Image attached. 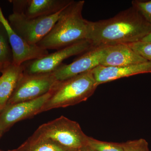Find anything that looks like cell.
<instances>
[{"label":"cell","mask_w":151,"mask_h":151,"mask_svg":"<svg viewBox=\"0 0 151 151\" xmlns=\"http://www.w3.org/2000/svg\"><path fill=\"white\" fill-rule=\"evenodd\" d=\"M151 32V24L132 6L111 18L89 21L86 40L93 47L129 45L141 41Z\"/></svg>","instance_id":"6da1fadb"},{"label":"cell","mask_w":151,"mask_h":151,"mask_svg":"<svg viewBox=\"0 0 151 151\" xmlns=\"http://www.w3.org/2000/svg\"><path fill=\"white\" fill-rule=\"evenodd\" d=\"M84 1H72L63 12L51 31L37 45L44 49L58 50L86 40L89 21L83 18Z\"/></svg>","instance_id":"7a4b0ae2"},{"label":"cell","mask_w":151,"mask_h":151,"mask_svg":"<svg viewBox=\"0 0 151 151\" xmlns=\"http://www.w3.org/2000/svg\"><path fill=\"white\" fill-rule=\"evenodd\" d=\"M92 70L62 81H57L40 113L73 106L86 101L98 87Z\"/></svg>","instance_id":"3957f363"},{"label":"cell","mask_w":151,"mask_h":151,"mask_svg":"<svg viewBox=\"0 0 151 151\" xmlns=\"http://www.w3.org/2000/svg\"><path fill=\"white\" fill-rule=\"evenodd\" d=\"M32 136L51 140L73 150L87 145L89 138L77 122L63 116L41 125Z\"/></svg>","instance_id":"277c9868"},{"label":"cell","mask_w":151,"mask_h":151,"mask_svg":"<svg viewBox=\"0 0 151 151\" xmlns=\"http://www.w3.org/2000/svg\"><path fill=\"white\" fill-rule=\"evenodd\" d=\"M65 8L54 14L33 19L26 18L13 12L9 16L8 21L22 38L30 44L37 45L51 31Z\"/></svg>","instance_id":"5b68a950"},{"label":"cell","mask_w":151,"mask_h":151,"mask_svg":"<svg viewBox=\"0 0 151 151\" xmlns=\"http://www.w3.org/2000/svg\"><path fill=\"white\" fill-rule=\"evenodd\" d=\"M93 47L87 40H84L58 50L39 59L27 61L22 64L24 73L43 74L52 73L63 64V60L73 55L83 54Z\"/></svg>","instance_id":"8992f818"},{"label":"cell","mask_w":151,"mask_h":151,"mask_svg":"<svg viewBox=\"0 0 151 151\" xmlns=\"http://www.w3.org/2000/svg\"><path fill=\"white\" fill-rule=\"evenodd\" d=\"M57 80L53 73H24L7 105L36 99L50 92Z\"/></svg>","instance_id":"52a82bcc"},{"label":"cell","mask_w":151,"mask_h":151,"mask_svg":"<svg viewBox=\"0 0 151 151\" xmlns=\"http://www.w3.org/2000/svg\"><path fill=\"white\" fill-rule=\"evenodd\" d=\"M51 92L34 100L6 105L0 112V130L5 133L17 122L39 114Z\"/></svg>","instance_id":"ba28073f"},{"label":"cell","mask_w":151,"mask_h":151,"mask_svg":"<svg viewBox=\"0 0 151 151\" xmlns=\"http://www.w3.org/2000/svg\"><path fill=\"white\" fill-rule=\"evenodd\" d=\"M105 48V46L93 47L70 64H62L52 73L55 79L63 81L93 70L101 65Z\"/></svg>","instance_id":"9c48e42d"},{"label":"cell","mask_w":151,"mask_h":151,"mask_svg":"<svg viewBox=\"0 0 151 151\" xmlns=\"http://www.w3.org/2000/svg\"><path fill=\"white\" fill-rule=\"evenodd\" d=\"M0 23L7 33L13 55V63L15 65H21L27 61L39 59L49 54L48 50L30 44L16 33L4 16L1 7Z\"/></svg>","instance_id":"30bf717a"},{"label":"cell","mask_w":151,"mask_h":151,"mask_svg":"<svg viewBox=\"0 0 151 151\" xmlns=\"http://www.w3.org/2000/svg\"><path fill=\"white\" fill-rule=\"evenodd\" d=\"M73 0H15L10 1L14 12L26 18L33 19L54 14L69 5Z\"/></svg>","instance_id":"8fae6325"},{"label":"cell","mask_w":151,"mask_h":151,"mask_svg":"<svg viewBox=\"0 0 151 151\" xmlns=\"http://www.w3.org/2000/svg\"><path fill=\"white\" fill-rule=\"evenodd\" d=\"M98 86L124 77L142 73H151V62H148L123 66L100 65L92 70Z\"/></svg>","instance_id":"7c38bea8"},{"label":"cell","mask_w":151,"mask_h":151,"mask_svg":"<svg viewBox=\"0 0 151 151\" xmlns=\"http://www.w3.org/2000/svg\"><path fill=\"white\" fill-rule=\"evenodd\" d=\"M105 47V52L100 65L123 66L148 62L128 45L116 44Z\"/></svg>","instance_id":"4fadbf2b"},{"label":"cell","mask_w":151,"mask_h":151,"mask_svg":"<svg viewBox=\"0 0 151 151\" xmlns=\"http://www.w3.org/2000/svg\"><path fill=\"white\" fill-rule=\"evenodd\" d=\"M0 76V112L6 107L24 74L22 65L12 63L2 68Z\"/></svg>","instance_id":"5bb4252c"},{"label":"cell","mask_w":151,"mask_h":151,"mask_svg":"<svg viewBox=\"0 0 151 151\" xmlns=\"http://www.w3.org/2000/svg\"><path fill=\"white\" fill-rule=\"evenodd\" d=\"M54 141L32 136L17 148L7 151H74ZM0 151H4L0 150Z\"/></svg>","instance_id":"9a60e30c"},{"label":"cell","mask_w":151,"mask_h":151,"mask_svg":"<svg viewBox=\"0 0 151 151\" xmlns=\"http://www.w3.org/2000/svg\"><path fill=\"white\" fill-rule=\"evenodd\" d=\"M13 62V55L9 37L4 26L0 23V65L3 68Z\"/></svg>","instance_id":"2e32d148"},{"label":"cell","mask_w":151,"mask_h":151,"mask_svg":"<svg viewBox=\"0 0 151 151\" xmlns=\"http://www.w3.org/2000/svg\"><path fill=\"white\" fill-rule=\"evenodd\" d=\"M87 145L96 151H124L122 143L103 142L90 137Z\"/></svg>","instance_id":"e0dca14e"},{"label":"cell","mask_w":151,"mask_h":151,"mask_svg":"<svg viewBox=\"0 0 151 151\" xmlns=\"http://www.w3.org/2000/svg\"><path fill=\"white\" fill-rule=\"evenodd\" d=\"M128 45L137 54L151 62V43L139 41Z\"/></svg>","instance_id":"ac0fdd59"},{"label":"cell","mask_w":151,"mask_h":151,"mask_svg":"<svg viewBox=\"0 0 151 151\" xmlns=\"http://www.w3.org/2000/svg\"><path fill=\"white\" fill-rule=\"evenodd\" d=\"M132 6L136 9L144 18L151 24V0H134L132 1Z\"/></svg>","instance_id":"d6986e66"},{"label":"cell","mask_w":151,"mask_h":151,"mask_svg":"<svg viewBox=\"0 0 151 151\" xmlns=\"http://www.w3.org/2000/svg\"><path fill=\"white\" fill-rule=\"evenodd\" d=\"M122 145L124 151H150L148 143L144 139L128 141Z\"/></svg>","instance_id":"ffe728a7"},{"label":"cell","mask_w":151,"mask_h":151,"mask_svg":"<svg viewBox=\"0 0 151 151\" xmlns=\"http://www.w3.org/2000/svg\"><path fill=\"white\" fill-rule=\"evenodd\" d=\"M74 151H96L92 148L91 147L88 145L80 148L75 150Z\"/></svg>","instance_id":"44dd1931"},{"label":"cell","mask_w":151,"mask_h":151,"mask_svg":"<svg viewBox=\"0 0 151 151\" xmlns=\"http://www.w3.org/2000/svg\"><path fill=\"white\" fill-rule=\"evenodd\" d=\"M141 41L144 42H150L151 43V32L147 36L144 37Z\"/></svg>","instance_id":"7402d4cb"},{"label":"cell","mask_w":151,"mask_h":151,"mask_svg":"<svg viewBox=\"0 0 151 151\" xmlns=\"http://www.w3.org/2000/svg\"><path fill=\"white\" fill-rule=\"evenodd\" d=\"M2 66H1V65H0V73H1V70H2Z\"/></svg>","instance_id":"603a6c76"},{"label":"cell","mask_w":151,"mask_h":151,"mask_svg":"<svg viewBox=\"0 0 151 151\" xmlns=\"http://www.w3.org/2000/svg\"><path fill=\"white\" fill-rule=\"evenodd\" d=\"M3 135V134H2V133L1 132V130H0V138H1V137Z\"/></svg>","instance_id":"cb8c5ba5"}]
</instances>
